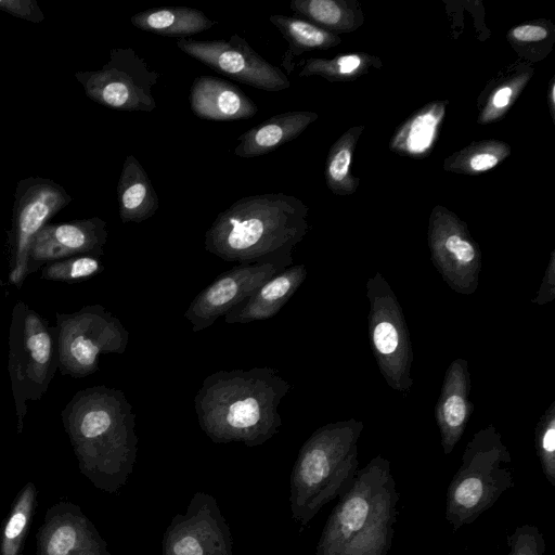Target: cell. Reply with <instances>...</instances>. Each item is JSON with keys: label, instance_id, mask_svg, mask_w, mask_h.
Returning a JSON list of instances; mask_svg holds the SVG:
<instances>
[{"label": "cell", "instance_id": "30", "mask_svg": "<svg viewBox=\"0 0 555 555\" xmlns=\"http://www.w3.org/2000/svg\"><path fill=\"white\" fill-rule=\"evenodd\" d=\"M371 63L364 54H345L334 59L306 60L299 77L321 76L331 81L347 80L361 75Z\"/></svg>", "mask_w": 555, "mask_h": 555}, {"label": "cell", "instance_id": "2", "mask_svg": "<svg viewBox=\"0 0 555 555\" xmlns=\"http://www.w3.org/2000/svg\"><path fill=\"white\" fill-rule=\"evenodd\" d=\"M291 388L270 366L217 371L194 398L199 426L217 443L260 446L282 426L278 408Z\"/></svg>", "mask_w": 555, "mask_h": 555}, {"label": "cell", "instance_id": "25", "mask_svg": "<svg viewBox=\"0 0 555 555\" xmlns=\"http://www.w3.org/2000/svg\"><path fill=\"white\" fill-rule=\"evenodd\" d=\"M270 22L280 30L294 55L337 46L339 37L297 16L273 14Z\"/></svg>", "mask_w": 555, "mask_h": 555}, {"label": "cell", "instance_id": "36", "mask_svg": "<svg viewBox=\"0 0 555 555\" xmlns=\"http://www.w3.org/2000/svg\"><path fill=\"white\" fill-rule=\"evenodd\" d=\"M548 36V29L540 24H522L509 31V37L517 42H538Z\"/></svg>", "mask_w": 555, "mask_h": 555}, {"label": "cell", "instance_id": "15", "mask_svg": "<svg viewBox=\"0 0 555 555\" xmlns=\"http://www.w3.org/2000/svg\"><path fill=\"white\" fill-rule=\"evenodd\" d=\"M164 555H232V541L215 499L197 493L164 539Z\"/></svg>", "mask_w": 555, "mask_h": 555}, {"label": "cell", "instance_id": "11", "mask_svg": "<svg viewBox=\"0 0 555 555\" xmlns=\"http://www.w3.org/2000/svg\"><path fill=\"white\" fill-rule=\"evenodd\" d=\"M72 201L53 180L29 177L15 189L9 243V282L21 288L27 275L28 254L36 234Z\"/></svg>", "mask_w": 555, "mask_h": 555}, {"label": "cell", "instance_id": "13", "mask_svg": "<svg viewBox=\"0 0 555 555\" xmlns=\"http://www.w3.org/2000/svg\"><path fill=\"white\" fill-rule=\"evenodd\" d=\"M177 47L215 72L264 91H282L291 87L287 76L234 34L229 40H194L181 38Z\"/></svg>", "mask_w": 555, "mask_h": 555}, {"label": "cell", "instance_id": "4", "mask_svg": "<svg viewBox=\"0 0 555 555\" xmlns=\"http://www.w3.org/2000/svg\"><path fill=\"white\" fill-rule=\"evenodd\" d=\"M308 207L282 192L246 196L221 211L205 233V249L246 262L293 250L308 231Z\"/></svg>", "mask_w": 555, "mask_h": 555}, {"label": "cell", "instance_id": "33", "mask_svg": "<svg viewBox=\"0 0 555 555\" xmlns=\"http://www.w3.org/2000/svg\"><path fill=\"white\" fill-rule=\"evenodd\" d=\"M528 72L516 75L498 86L490 95L479 122H490L503 116L518 96L527 81L530 79Z\"/></svg>", "mask_w": 555, "mask_h": 555}, {"label": "cell", "instance_id": "28", "mask_svg": "<svg viewBox=\"0 0 555 555\" xmlns=\"http://www.w3.org/2000/svg\"><path fill=\"white\" fill-rule=\"evenodd\" d=\"M36 486L26 483L20 491L0 531V555H18L36 505Z\"/></svg>", "mask_w": 555, "mask_h": 555}, {"label": "cell", "instance_id": "12", "mask_svg": "<svg viewBox=\"0 0 555 555\" xmlns=\"http://www.w3.org/2000/svg\"><path fill=\"white\" fill-rule=\"evenodd\" d=\"M293 250L241 262L219 274L190 304L184 317L194 333L211 326L276 273L293 264Z\"/></svg>", "mask_w": 555, "mask_h": 555}, {"label": "cell", "instance_id": "26", "mask_svg": "<svg viewBox=\"0 0 555 555\" xmlns=\"http://www.w3.org/2000/svg\"><path fill=\"white\" fill-rule=\"evenodd\" d=\"M363 127L346 131L330 149L325 180L328 189L338 195L351 194L358 186V179L351 176L350 166L356 143Z\"/></svg>", "mask_w": 555, "mask_h": 555}, {"label": "cell", "instance_id": "23", "mask_svg": "<svg viewBox=\"0 0 555 555\" xmlns=\"http://www.w3.org/2000/svg\"><path fill=\"white\" fill-rule=\"evenodd\" d=\"M130 21L141 30L179 39L202 33L217 24V21L210 20L202 11L189 7L152 8L132 15Z\"/></svg>", "mask_w": 555, "mask_h": 555}, {"label": "cell", "instance_id": "5", "mask_svg": "<svg viewBox=\"0 0 555 555\" xmlns=\"http://www.w3.org/2000/svg\"><path fill=\"white\" fill-rule=\"evenodd\" d=\"M363 423L326 424L302 444L291 476L292 518L305 528L320 509L341 496L358 472V440Z\"/></svg>", "mask_w": 555, "mask_h": 555}, {"label": "cell", "instance_id": "19", "mask_svg": "<svg viewBox=\"0 0 555 555\" xmlns=\"http://www.w3.org/2000/svg\"><path fill=\"white\" fill-rule=\"evenodd\" d=\"M193 114L206 120H236L255 116L257 105L237 86L214 76H198L190 91Z\"/></svg>", "mask_w": 555, "mask_h": 555}, {"label": "cell", "instance_id": "10", "mask_svg": "<svg viewBox=\"0 0 555 555\" xmlns=\"http://www.w3.org/2000/svg\"><path fill=\"white\" fill-rule=\"evenodd\" d=\"M76 79L92 101L119 111L150 113L156 107L152 93L159 74L131 48H115L99 69L78 72Z\"/></svg>", "mask_w": 555, "mask_h": 555}, {"label": "cell", "instance_id": "34", "mask_svg": "<svg viewBox=\"0 0 555 555\" xmlns=\"http://www.w3.org/2000/svg\"><path fill=\"white\" fill-rule=\"evenodd\" d=\"M506 555H546V543L540 528L533 525L517 527L507 537Z\"/></svg>", "mask_w": 555, "mask_h": 555}, {"label": "cell", "instance_id": "8", "mask_svg": "<svg viewBox=\"0 0 555 555\" xmlns=\"http://www.w3.org/2000/svg\"><path fill=\"white\" fill-rule=\"evenodd\" d=\"M59 370L74 378L99 370L101 354L126 351L129 332L101 305H88L72 313L56 312Z\"/></svg>", "mask_w": 555, "mask_h": 555}, {"label": "cell", "instance_id": "14", "mask_svg": "<svg viewBox=\"0 0 555 555\" xmlns=\"http://www.w3.org/2000/svg\"><path fill=\"white\" fill-rule=\"evenodd\" d=\"M428 243L434 266L455 292L473 294L478 286L481 254L468 229L444 207H436L429 220Z\"/></svg>", "mask_w": 555, "mask_h": 555}, {"label": "cell", "instance_id": "3", "mask_svg": "<svg viewBox=\"0 0 555 555\" xmlns=\"http://www.w3.org/2000/svg\"><path fill=\"white\" fill-rule=\"evenodd\" d=\"M338 499L315 555H388L400 499L389 460L373 457Z\"/></svg>", "mask_w": 555, "mask_h": 555}, {"label": "cell", "instance_id": "24", "mask_svg": "<svg viewBox=\"0 0 555 555\" xmlns=\"http://www.w3.org/2000/svg\"><path fill=\"white\" fill-rule=\"evenodd\" d=\"M444 111L446 102H434L415 112L397 130L390 149L410 157H424L435 143Z\"/></svg>", "mask_w": 555, "mask_h": 555}, {"label": "cell", "instance_id": "27", "mask_svg": "<svg viewBox=\"0 0 555 555\" xmlns=\"http://www.w3.org/2000/svg\"><path fill=\"white\" fill-rule=\"evenodd\" d=\"M511 154V146L498 140L475 142L444 162V169L464 175H479L498 166Z\"/></svg>", "mask_w": 555, "mask_h": 555}, {"label": "cell", "instance_id": "31", "mask_svg": "<svg viewBox=\"0 0 555 555\" xmlns=\"http://www.w3.org/2000/svg\"><path fill=\"white\" fill-rule=\"evenodd\" d=\"M104 270L100 257L80 255L46 263L40 278L52 282L76 283L90 279Z\"/></svg>", "mask_w": 555, "mask_h": 555}, {"label": "cell", "instance_id": "38", "mask_svg": "<svg viewBox=\"0 0 555 555\" xmlns=\"http://www.w3.org/2000/svg\"><path fill=\"white\" fill-rule=\"evenodd\" d=\"M554 91H555V88H554V85H552L551 86V106H552V109L554 108V104H555Z\"/></svg>", "mask_w": 555, "mask_h": 555}, {"label": "cell", "instance_id": "16", "mask_svg": "<svg viewBox=\"0 0 555 555\" xmlns=\"http://www.w3.org/2000/svg\"><path fill=\"white\" fill-rule=\"evenodd\" d=\"M107 236L106 222L99 217L47 223L30 244L27 275L51 261L80 255L101 257Z\"/></svg>", "mask_w": 555, "mask_h": 555}, {"label": "cell", "instance_id": "17", "mask_svg": "<svg viewBox=\"0 0 555 555\" xmlns=\"http://www.w3.org/2000/svg\"><path fill=\"white\" fill-rule=\"evenodd\" d=\"M37 555H109L80 508L70 502L50 507L37 535Z\"/></svg>", "mask_w": 555, "mask_h": 555}, {"label": "cell", "instance_id": "1", "mask_svg": "<svg viewBox=\"0 0 555 555\" xmlns=\"http://www.w3.org/2000/svg\"><path fill=\"white\" fill-rule=\"evenodd\" d=\"M80 472L108 492L124 485L137 456L135 414L126 395L104 385L77 391L61 412Z\"/></svg>", "mask_w": 555, "mask_h": 555}, {"label": "cell", "instance_id": "37", "mask_svg": "<svg viewBox=\"0 0 555 555\" xmlns=\"http://www.w3.org/2000/svg\"><path fill=\"white\" fill-rule=\"evenodd\" d=\"M554 261H555V257H554V253H552L550 264H548L547 271L545 272L543 283L540 287L538 297L533 300V302L543 305L545 302L553 300L554 294H555V287H554V282H555L554 264L555 263H554Z\"/></svg>", "mask_w": 555, "mask_h": 555}, {"label": "cell", "instance_id": "18", "mask_svg": "<svg viewBox=\"0 0 555 555\" xmlns=\"http://www.w3.org/2000/svg\"><path fill=\"white\" fill-rule=\"evenodd\" d=\"M469 389L468 363L464 359H456L447 370L435 409L441 447L446 455L453 451L468 423L472 412Z\"/></svg>", "mask_w": 555, "mask_h": 555}, {"label": "cell", "instance_id": "7", "mask_svg": "<svg viewBox=\"0 0 555 555\" xmlns=\"http://www.w3.org/2000/svg\"><path fill=\"white\" fill-rule=\"evenodd\" d=\"M8 343V372L21 434L28 401L44 396L59 370L56 327L25 301L17 300L11 313Z\"/></svg>", "mask_w": 555, "mask_h": 555}, {"label": "cell", "instance_id": "22", "mask_svg": "<svg viewBox=\"0 0 555 555\" xmlns=\"http://www.w3.org/2000/svg\"><path fill=\"white\" fill-rule=\"evenodd\" d=\"M118 212L121 222L140 223L159 208L158 196L145 169L133 155L124 162L117 184Z\"/></svg>", "mask_w": 555, "mask_h": 555}, {"label": "cell", "instance_id": "6", "mask_svg": "<svg viewBox=\"0 0 555 555\" xmlns=\"http://www.w3.org/2000/svg\"><path fill=\"white\" fill-rule=\"evenodd\" d=\"M515 485L512 456L493 426L476 433L466 444L449 483L446 519L454 531L473 524Z\"/></svg>", "mask_w": 555, "mask_h": 555}, {"label": "cell", "instance_id": "29", "mask_svg": "<svg viewBox=\"0 0 555 555\" xmlns=\"http://www.w3.org/2000/svg\"><path fill=\"white\" fill-rule=\"evenodd\" d=\"M289 7L296 14L330 33L347 31L354 27V17L345 1L293 0Z\"/></svg>", "mask_w": 555, "mask_h": 555}, {"label": "cell", "instance_id": "20", "mask_svg": "<svg viewBox=\"0 0 555 555\" xmlns=\"http://www.w3.org/2000/svg\"><path fill=\"white\" fill-rule=\"evenodd\" d=\"M306 278L307 269L305 264L287 267L229 311L224 315V322L228 324H246L275 317Z\"/></svg>", "mask_w": 555, "mask_h": 555}, {"label": "cell", "instance_id": "35", "mask_svg": "<svg viewBox=\"0 0 555 555\" xmlns=\"http://www.w3.org/2000/svg\"><path fill=\"white\" fill-rule=\"evenodd\" d=\"M0 10L18 18L40 23L44 14L34 0H0Z\"/></svg>", "mask_w": 555, "mask_h": 555}, {"label": "cell", "instance_id": "21", "mask_svg": "<svg viewBox=\"0 0 555 555\" xmlns=\"http://www.w3.org/2000/svg\"><path fill=\"white\" fill-rule=\"evenodd\" d=\"M317 118L315 113L302 111L274 115L242 133L234 154L243 158L268 154L297 138Z\"/></svg>", "mask_w": 555, "mask_h": 555}, {"label": "cell", "instance_id": "32", "mask_svg": "<svg viewBox=\"0 0 555 555\" xmlns=\"http://www.w3.org/2000/svg\"><path fill=\"white\" fill-rule=\"evenodd\" d=\"M534 442L542 473L551 486L555 487V402L541 416Z\"/></svg>", "mask_w": 555, "mask_h": 555}, {"label": "cell", "instance_id": "9", "mask_svg": "<svg viewBox=\"0 0 555 555\" xmlns=\"http://www.w3.org/2000/svg\"><path fill=\"white\" fill-rule=\"evenodd\" d=\"M370 299L369 334L373 354L388 385L406 393L413 353L406 322L392 289L376 273L367 282Z\"/></svg>", "mask_w": 555, "mask_h": 555}]
</instances>
